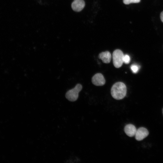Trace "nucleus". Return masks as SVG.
I'll return each mask as SVG.
<instances>
[{
  "label": "nucleus",
  "mask_w": 163,
  "mask_h": 163,
  "mask_svg": "<svg viewBox=\"0 0 163 163\" xmlns=\"http://www.w3.org/2000/svg\"><path fill=\"white\" fill-rule=\"evenodd\" d=\"M126 87L125 84L121 82L115 83L112 87L111 94L112 97L117 100L124 98L126 94Z\"/></svg>",
  "instance_id": "obj_1"
},
{
  "label": "nucleus",
  "mask_w": 163,
  "mask_h": 163,
  "mask_svg": "<svg viewBox=\"0 0 163 163\" xmlns=\"http://www.w3.org/2000/svg\"><path fill=\"white\" fill-rule=\"evenodd\" d=\"M82 88L81 84H77L74 88L67 91L65 95L66 98L71 101H76L78 98L79 93L82 90Z\"/></svg>",
  "instance_id": "obj_2"
},
{
  "label": "nucleus",
  "mask_w": 163,
  "mask_h": 163,
  "mask_svg": "<svg viewBox=\"0 0 163 163\" xmlns=\"http://www.w3.org/2000/svg\"><path fill=\"white\" fill-rule=\"evenodd\" d=\"M124 55L122 51L119 49L115 50L113 53V63L114 67L116 68L121 67L123 63Z\"/></svg>",
  "instance_id": "obj_3"
},
{
  "label": "nucleus",
  "mask_w": 163,
  "mask_h": 163,
  "mask_svg": "<svg viewBox=\"0 0 163 163\" xmlns=\"http://www.w3.org/2000/svg\"><path fill=\"white\" fill-rule=\"evenodd\" d=\"M149 134L148 130L143 127H141L137 129L135 135L136 140L139 141L142 140L146 138Z\"/></svg>",
  "instance_id": "obj_4"
},
{
  "label": "nucleus",
  "mask_w": 163,
  "mask_h": 163,
  "mask_svg": "<svg viewBox=\"0 0 163 163\" xmlns=\"http://www.w3.org/2000/svg\"><path fill=\"white\" fill-rule=\"evenodd\" d=\"M92 82L96 86H102L104 85L105 80L103 75L98 73L94 75L92 78Z\"/></svg>",
  "instance_id": "obj_5"
},
{
  "label": "nucleus",
  "mask_w": 163,
  "mask_h": 163,
  "mask_svg": "<svg viewBox=\"0 0 163 163\" xmlns=\"http://www.w3.org/2000/svg\"><path fill=\"white\" fill-rule=\"evenodd\" d=\"M85 3L83 0H76L72 3L71 7L73 10L76 12L81 11L84 8Z\"/></svg>",
  "instance_id": "obj_6"
},
{
  "label": "nucleus",
  "mask_w": 163,
  "mask_h": 163,
  "mask_svg": "<svg viewBox=\"0 0 163 163\" xmlns=\"http://www.w3.org/2000/svg\"><path fill=\"white\" fill-rule=\"evenodd\" d=\"M136 130L135 126L131 124H127L124 128L125 133L128 136L130 137L135 136Z\"/></svg>",
  "instance_id": "obj_7"
},
{
  "label": "nucleus",
  "mask_w": 163,
  "mask_h": 163,
  "mask_svg": "<svg viewBox=\"0 0 163 163\" xmlns=\"http://www.w3.org/2000/svg\"><path fill=\"white\" fill-rule=\"evenodd\" d=\"M103 62L105 63L110 62L111 59V55L109 51H106L100 53L98 56Z\"/></svg>",
  "instance_id": "obj_8"
},
{
  "label": "nucleus",
  "mask_w": 163,
  "mask_h": 163,
  "mask_svg": "<svg viewBox=\"0 0 163 163\" xmlns=\"http://www.w3.org/2000/svg\"><path fill=\"white\" fill-rule=\"evenodd\" d=\"M130 68L132 71L133 73H136L138 72L140 68V66L136 64H134L131 66Z\"/></svg>",
  "instance_id": "obj_9"
},
{
  "label": "nucleus",
  "mask_w": 163,
  "mask_h": 163,
  "mask_svg": "<svg viewBox=\"0 0 163 163\" xmlns=\"http://www.w3.org/2000/svg\"><path fill=\"white\" fill-rule=\"evenodd\" d=\"M140 0H123V3L126 5L132 3H138L140 2Z\"/></svg>",
  "instance_id": "obj_10"
},
{
  "label": "nucleus",
  "mask_w": 163,
  "mask_h": 163,
  "mask_svg": "<svg viewBox=\"0 0 163 163\" xmlns=\"http://www.w3.org/2000/svg\"><path fill=\"white\" fill-rule=\"evenodd\" d=\"M130 57L128 55H124L123 59L124 63L126 64H128L130 62Z\"/></svg>",
  "instance_id": "obj_11"
},
{
  "label": "nucleus",
  "mask_w": 163,
  "mask_h": 163,
  "mask_svg": "<svg viewBox=\"0 0 163 163\" xmlns=\"http://www.w3.org/2000/svg\"><path fill=\"white\" fill-rule=\"evenodd\" d=\"M160 18L161 21L163 22V11H162L161 13Z\"/></svg>",
  "instance_id": "obj_12"
},
{
  "label": "nucleus",
  "mask_w": 163,
  "mask_h": 163,
  "mask_svg": "<svg viewBox=\"0 0 163 163\" xmlns=\"http://www.w3.org/2000/svg\"><path fill=\"white\" fill-rule=\"evenodd\" d=\"M162 113H163V108L162 109Z\"/></svg>",
  "instance_id": "obj_13"
},
{
  "label": "nucleus",
  "mask_w": 163,
  "mask_h": 163,
  "mask_svg": "<svg viewBox=\"0 0 163 163\" xmlns=\"http://www.w3.org/2000/svg\"></svg>",
  "instance_id": "obj_14"
}]
</instances>
